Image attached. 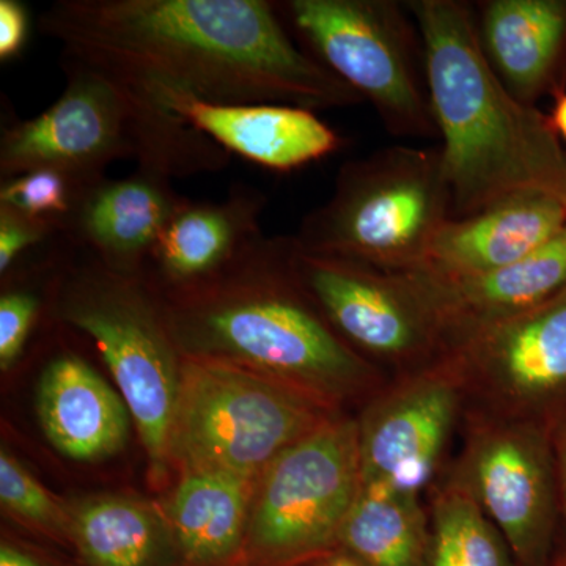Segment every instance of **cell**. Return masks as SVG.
Listing matches in <instances>:
<instances>
[{
    "mask_svg": "<svg viewBox=\"0 0 566 566\" xmlns=\"http://www.w3.org/2000/svg\"><path fill=\"white\" fill-rule=\"evenodd\" d=\"M39 31L140 96L314 112L364 103L297 46L268 0H57Z\"/></svg>",
    "mask_w": 566,
    "mask_h": 566,
    "instance_id": "1",
    "label": "cell"
},
{
    "mask_svg": "<svg viewBox=\"0 0 566 566\" xmlns=\"http://www.w3.org/2000/svg\"><path fill=\"white\" fill-rule=\"evenodd\" d=\"M423 44L431 111L452 193V218H468L523 191L566 203V155L553 123L517 102L491 69L474 9L457 0H411Z\"/></svg>",
    "mask_w": 566,
    "mask_h": 566,
    "instance_id": "2",
    "label": "cell"
},
{
    "mask_svg": "<svg viewBox=\"0 0 566 566\" xmlns=\"http://www.w3.org/2000/svg\"><path fill=\"white\" fill-rule=\"evenodd\" d=\"M293 253V234H262L219 273L177 290L164 311L175 344L185 356L243 365L318 401L374 385V367L327 323Z\"/></svg>",
    "mask_w": 566,
    "mask_h": 566,
    "instance_id": "3",
    "label": "cell"
},
{
    "mask_svg": "<svg viewBox=\"0 0 566 566\" xmlns=\"http://www.w3.org/2000/svg\"><path fill=\"white\" fill-rule=\"evenodd\" d=\"M61 66L66 84L57 102L2 126L0 180L39 167L107 177V167L125 159L174 180L232 163L210 137L102 71L66 55Z\"/></svg>",
    "mask_w": 566,
    "mask_h": 566,
    "instance_id": "4",
    "label": "cell"
},
{
    "mask_svg": "<svg viewBox=\"0 0 566 566\" xmlns=\"http://www.w3.org/2000/svg\"><path fill=\"white\" fill-rule=\"evenodd\" d=\"M450 218L441 150L395 145L345 163L293 238L303 251L406 273L423 266Z\"/></svg>",
    "mask_w": 566,
    "mask_h": 566,
    "instance_id": "5",
    "label": "cell"
},
{
    "mask_svg": "<svg viewBox=\"0 0 566 566\" xmlns=\"http://www.w3.org/2000/svg\"><path fill=\"white\" fill-rule=\"evenodd\" d=\"M55 318L98 348L136 422L153 472L170 460L181 363L166 312L144 277H128L74 248L57 274Z\"/></svg>",
    "mask_w": 566,
    "mask_h": 566,
    "instance_id": "6",
    "label": "cell"
},
{
    "mask_svg": "<svg viewBox=\"0 0 566 566\" xmlns=\"http://www.w3.org/2000/svg\"><path fill=\"white\" fill-rule=\"evenodd\" d=\"M329 420L322 401L227 360L185 356L170 458L185 472L253 480Z\"/></svg>",
    "mask_w": 566,
    "mask_h": 566,
    "instance_id": "7",
    "label": "cell"
},
{
    "mask_svg": "<svg viewBox=\"0 0 566 566\" xmlns=\"http://www.w3.org/2000/svg\"><path fill=\"white\" fill-rule=\"evenodd\" d=\"M274 6L297 46L370 103L392 136H438L422 39L406 3L283 0Z\"/></svg>",
    "mask_w": 566,
    "mask_h": 566,
    "instance_id": "8",
    "label": "cell"
},
{
    "mask_svg": "<svg viewBox=\"0 0 566 566\" xmlns=\"http://www.w3.org/2000/svg\"><path fill=\"white\" fill-rule=\"evenodd\" d=\"M359 490L357 423L326 420L263 472L248 527L253 560L290 566L333 549Z\"/></svg>",
    "mask_w": 566,
    "mask_h": 566,
    "instance_id": "9",
    "label": "cell"
},
{
    "mask_svg": "<svg viewBox=\"0 0 566 566\" xmlns=\"http://www.w3.org/2000/svg\"><path fill=\"white\" fill-rule=\"evenodd\" d=\"M293 262L327 323L354 352L400 365L449 354L441 322L411 271L379 270L296 243Z\"/></svg>",
    "mask_w": 566,
    "mask_h": 566,
    "instance_id": "10",
    "label": "cell"
},
{
    "mask_svg": "<svg viewBox=\"0 0 566 566\" xmlns=\"http://www.w3.org/2000/svg\"><path fill=\"white\" fill-rule=\"evenodd\" d=\"M453 483L499 528L520 566L545 565L554 520L553 465L535 427L515 420L480 427Z\"/></svg>",
    "mask_w": 566,
    "mask_h": 566,
    "instance_id": "11",
    "label": "cell"
},
{
    "mask_svg": "<svg viewBox=\"0 0 566 566\" xmlns=\"http://www.w3.org/2000/svg\"><path fill=\"white\" fill-rule=\"evenodd\" d=\"M463 376L446 356L387 390L357 423L360 483L419 495L455 424Z\"/></svg>",
    "mask_w": 566,
    "mask_h": 566,
    "instance_id": "12",
    "label": "cell"
},
{
    "mask_svg": "<svg viewBox=\"0 0 566 566\" xmlns=\"http://www.w3.org/2000/svg\"><path fill=\"white\" fill-rule=\"evenodd\" d=\"M464 382L510 408H538L566 390V289L515 318L469 335L449 353Z\"/></svg>",
    "mask_w": 566,
    "mask_h": 566,
    "instance_id": "13",
    "label": "cell"
},
{
    "mask_svg": "<svg viewBox=\"0 0 566 566\" xmlns=\"http://www.w3.org/2000/svg\"><path fill=\"white\" fill-rule=\"evenodd\" d=\"M145 99L245 161L289 174L322 161L345 147V139L314 111L286 104H214L172 91Z\"/></svg>",
    "mask_w": 566,
    "mask_h": 566,
    "instance_id": "14",
    "label": "cell"
},
{
    "mask_svg": "<svg viewBox=\"0 0 566 566\" xmlns=\"http://www.w3.org/2000/svg\"><path fill=\"white\" fill-rule=\"evenodd\" d=\"M433 305L449 353L469 335L526 314L566 289V229L524 259L488 273L411 271Z\"/></svg>",
    "mask_w": 566,
    "mask_h": 566,
    "instance_id": "15",
    "label": "cell"
},
{
    "mask_svg": "<svg viewBox=\"0 0 566 566\" xmlns=\"http://www.w3.org/2000/svg\"><path fill=\"white\" fill-rule=\"evenodd\" d=\"M188 200L170 178L151 170L106 177L87 193L66 234L107 270L142 277L164 229Z\"/></svg>",
    "mask_w": 566,
    "mask_h": 566,
    "instance_id": "16",
    "label": "cell"
},
{
    "mask_svg": "<svg viewBox=\"0 0 566 566\" xmlns=\"http://www.w3.org/2000/svg\"><path fill=\"white\" fill-rule=\"evenodd\" d=\"M480 48L502 84L538 107L566 87V0H488L476 3Z\"/></svg>",
    "mask_w": 566,
    "mask_h": 566,
    "instance_id": "17",
    "label": "cell"
},
{
    "mask_svg": "<svg viewBox=\"0 0 566 566\" xmlns=\"http://www.w3.org/2000/svg\"><path fill=\"white\" fill-rule=\"evenodd\" d=\"M266 203V193L244 182L221 202L189 199L167 223L142 277L153 275L175 292L207 281L264 234Z\"/></svg>",
    "mask_w": 566,
    "mask_h": 566,
    "instance_id": "18",
    "label": "cell"
},
{
    "mask_svg": "<svg viewBox=\"0 0 566 566\" xmlns=\"http://www.w3.org/2000/svg\"><path fill=\"white\" fill-rule=\"evenodd\" d=\"M565 229L562 200L538 191L512 193L468 218H450L423 266L449 275L488 273L524 259Z\"/></svg>",
    "mask_w": 566,
    "mask_h": 566,
    "instance_id": "19",
    "label": "cell"
},
{
    "mask_svg": "<svg viewBox=\"0 0 566 566\" xmlns=\"http://www.w3.org/2000/svg\"><path fill=\"white\" fill-rule=\"evenodd\" d=\"M36 405L46 438L73 460L114 455L128 439L125 401L77 354L62 353L48 363Z\"/></svg>",
    "mask_w": 566,
    "mask_h": 566,
    "instance_id": "20",
    "label": "cell"
},
{
    "mask_svg": "<svg viewBox=\"0 0 566 566\" xmlns=\"http://www.w3.org/2000/svg\"><path fill=\"white\" fill-rule=\"evenodd\" d=\"M252 480L221 472H185L172 501L175 545L186 564L218 566L244 542Z\"/></svg>",
    "mask_w": 566,
    "mask_h": 566,
    "instance_id": "21",
    "label": "cell"
},
{
    "mask_svg": "<svg viewBox=\"0 0 566 566\" xmlns=\"http://www.w3.org/2000/svg\"><path fill=\"white\" fill-rule=\"evenodd\" d=\"M338 545L365 566H424L430 520L419 495L360 483Z\"/></svg>",
    "mask_w": 566,
    "mask_h": 566,
    "instance_id": "22",
    "label": "cell"
},
{
    "mask_svg": "<svg viewBox=\"0 0 566 566\" xmlns=\"http://www.w3.org/2000/svg\"><path fill=\"white\" fill-rule=\"evenodd\" d=\"M71 542L88 566H172L174 549L159 521L137 502L104 497L73 515Z\"/></svg>",
    "mask_w": 566,
    "mask_h": 566,
    "instance_id": "23",
    "label": "cell"
},
{
    "mask_svg": "<svg viewBox=\"0 0 566 566\" xmlns=\"http://www.w3.org/2000/svg\"><path fill=\"white\" fill-rule=\"evenodd\" d=\"M424 566H520L499 528L463 488L438 494L430 516Z\"/></svg>",
    "mask_w": 566,
    "mask_h": 566,
    "instance_id": "24",
    "label": "cell"
},
{
    "mask_svg": "<svg viewBox=\"0 0 566 566\" xmlns=\"http://www.w3.org/2000/svg\"><path fill=\"white\" fill-rule=\"evenodd\" d=\"M104 178L62 167H39L0 180V207L52 223L66 233L87 193Z\"/></svg>",
    "mask_w": 566,
    "mask_h": 566,
    "instance_id": "25",
    "label": "cell"
},
{
    "mask_svg": "<svg viewBox=\"0 0 566 566\" xmlns=\"http://www.w3.org/2000/svg\"><path fill=\"white\" fill-rule=\"evenodd\" d=\"M0 499L13 515L28 521L59 539L73 536V515L61 504L14 458L2 452L0 455Z\"/></svg>",
    "mask_w": 566,
    "mask_h": 566,
    "instance_id": "26",
    "label": "cell"
},
{
    "mask_svg": "<svg viewBox=\"0 0 566 566\" xmlns=\"http://www.w3.org/2000/svg\"><path fill=\"white\" fill-rule=\"evenodd\" d=\"M63 234L52 223L0 207V275L46 252Z\"/></svg>",
    "mask_w": 566,
    "mask_h": 566,
    "instance_id": "27",
    "label": "cell"
},
{
    "mask_svg": "<svg viewBox=\"0 0 566 566\" xmlns=\"http://www.w3.org/2000/svg\"><path fill=\"white\" fill-rule=\"evenodd\" d=\"M41 311L31 290H9L0 296V367L9 370L20 359Z\"/></svg>",
    "mask_w": 566,
    "mask_h": 566,
    "instance_id": "28",
    "label": "cell"
},
{
    "mask_svg": "<svg viewBox=\"0 0 566 566\" xmlns=\"http://www.w3.org/2000/svg\"><path fill=\"white\" fill-rule=\"evenodd\" d=\"M31 32L29 9L21 0H0V62L20 57Z\"/></svg>",
    "mask_w": 566,
    "mask_h": 566,
    "instance_id": "29",
    "label": "cell"
},
{
    "mask_svg": "<svg viewBox=\"0 0 566 566\" xmlns=\"http://www.w3.org/2000/svg\"><path fill=\"white\" fill-rule=\"evenodd\" d=\"M0 566H46L40 558L22 549L11 545V543H2L0 546Z\"/></svg>",
    "mask_w": 566,
    "mask_h": 566,
    "instance_id": "30",
    "label": "cell"
},
{
    "mask_svg": "<svg viewBox=\"0 0 566 566\" xmlns=\"http://www.w3.org/2000/svg\"><path fill=\"white\" fill-rule=\"evenodd\" d=\"M554 449H556L558 474H560L562 488H564L566 504V419L558 420L554 431Z\"/></svg>",
    "mask_w": 566,
    "mask_h": 566,
    "instance_id": "31",
    "label": "cell"
},
{
    "mask_svg": "<svg viewBox=\"0 0 566 566\" xmlns=\"http://www.w3.org/2000/svg\"><path fill=\"white\" fill-rule=\"evenodd\" d=\"M549 118L558 137L566 142V92L556 99V106H554Z\"/></svg>",
    "mask_w": 566,
    "mask_h": 566,
    "instance_id": "32",
    "label": "cell"
},
{
    "mask_svg": "<svg viewBox=\"0 0 566 566\" xmlns=\"http://www.w3.org/2000/svg\"><path fill=\"white\" fill-rule=\"evenodd\" d=\"M323 566H365L363 562L357 560L352 554H337V556L331 557Z\"/></svg>",
    "mask_w": 566,
    "mask_h": 566,
    "instance_id": "33",
    "label": "cell"
},
{
    "mask_svg": "<svg viewBox=\"0 0 566 566\" xmlns=\"http://www.w3.org/2000/svg\"><path fill=\"white\" fill-rule=\"evenodd\" d=\"M557 566H566V558L564 562H560V564H558Z\"/></svg>",
    "mask_w": 566,
    "mask_h": 566,
    "instance_id": "34",
    "label": "cell"
}]
</instances>
